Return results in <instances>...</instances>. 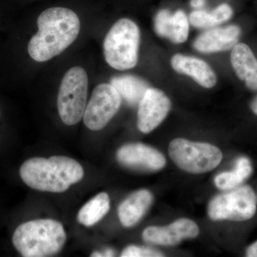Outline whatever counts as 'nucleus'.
Returning a JSON list of instances; mask_svg holds the SVG:
<instances>
[{
    "mask_svg": "<svg viewBox=\"0 0 257 257\" xmlns=\"http://www.w3.org/2000/svg\"><path fill=\"white\" fill-rule=\"evenodd\" d=\"M38 32L30 39L28 53L32 60L44 62L67 50L77 40L80 20L72 10L62 7L50 8L37 19Z\"/></svg>",
    "mask_w": 257,
    "mask_h": 257,
    "instance_id": "f257e3e1",
    "label": "nucleus"
},
{
    "mask_svg": "<svg viewBox=\"0 0 257 257\" xmlns=\"http://www.w3.org/2000/svg\"><path fill=\"white\" fill-rule=\"evenodd\" d=\"M20 175L24 182L35 190L62 193L82 180L84 172L80 164L64 156L34 157L24 162Z\"/></svg>",
    "mask_w": 257,
    "mask_h": 257,
    "instance_id": "f03ea898",
    "label": "nucleus"
},
{
    "mask_svg": "<svg viewBox=\"0 0 257 257\" xmlns=\"http://www.w3.org/2000/svg\"><path fill=\"white\" fill-rule=\"evenodd\" d=\"M67 239L63 226L53 219H36L15 229L13 243L25 257H46L60 252Z\"/></svg>",
    "mask_w": 257,
    "mask_h": 257,
    "instance_id": "7ed1b4c3",
    "label": "nucleus"
},
{
    "mask_svg": "<svg viewBox=\"0 0 257 257\" xmlns=\"http://www.w3.org/2000/svg\"><path fill=\"white\" fill-rule=\"evenodd\" d=\"M140 30L135 22L120 19L104 39V55L106 63L117 70L133 69L138 64Z\"/></svg>",
    "mask_w": 257,
    "mask_h": 257,
    "instance_id": "20e7f679",
    "label": "nucleus"
},
{
    "mask_svg": "<svg viewBox=\"0 0 257 257\" xmlns=\"http://www.w3.org/2000/svg\"><path fill=\"white\" fill-rule=\"evenodd\" d=\"M89 80L87 72L80 67L69 69L61 82L57 108L62 121L73 126L84 116L87 103Z\"/></svg>",
    "mask_w": 257,
    "mask_h": 257,
    "instance_id": "39448f33",
    "label": "nucleus"
},
{
    "mask_svg": "<svg viewBox=\"0 0 257 257\" xmlns=\"http://www.w3.org/2000/svg\"><path fill=\"white\" fill-rule=\"evenodd\" d=\"M168 152L177 167L191 174L210 172L221 163L223 158L222 152L214 145L182 138L171 142Z\"/></svg>",
    "mask_w": 257,
    "mask_h": 257,
    "instance_id": "423d86ee",
    "label": "nucleus"
},
{
    "mask_svg": "<svg viewBox=\"0 0 257 257\" xmlns=\"http://www.w3.org/2000/svg\"><path fill=\"white\" fill-rule=\"evenodd\" d=\"M256 205L253 189L242 186L213 198L208 205V215L214 221H246L256 214Z\"/></svg>",
    "mask_w": 257,
    "mask_h": 257,
    "instance_id": "0eeeda50",
    "label": "nucleus"
},
{
    "mask_svg": "<svg viewBox=\"0 0 257 257\" xmlns=\"http://www.w3.org/2000/svg\"><path fill=\"white\" fill-rule=\"evenodd\" d=\"M121 104V96L111 84H99L86 106L83 116L84 124L92 131L102 130L119 111Z\"/></svg>",
    "mask_w": 257,
    "mask_h": 257,
    "instance_id": "6e6552de",
    "label": "nucleus"
},
{
    "mask_svg": "<svg viewBox=\"0 0 257 257\" xmlns=\"http://www.w3.org/2000/svg\"><path fill=\"white\" fill-rule=\"evenodd\" d=\"M120 165L140 172H158L165 167V157L160 151L142 143L125 145L116 152Z\"/></svg>",
    "mask_w": 257,
    "mask_h": 257,
    "instance_id": "1a4fd4ad",
    "label": "nucleus"
},
{
    "mask_svg": "<svg viewBox=\"0 0 257 257\" xmlns=\"http://www.w3.org/2000/svg\"><path fill=\"white\" fill-rule=\"evenodd\" d=\"M171 105L170 99L165 92L156 88H149L138 104L140 131L149 134L155 130L167 117Z\"/></svg>",
    "mask_w": 257,
    "mask_h": 257,
    "instance_id": "9d476101",
    "label": "nucleus"
},
{
    "mask_svg": "<svg viewBox=\"0 0 257 257\" xmlns=\"http://www.w3.org/2000/svg\"><path fill=\"white\" fill-rule=\"evenodd\" d=\"M199 229L194 221L180 219L166 226H149L144 230L143 238L147 243L162 246H175L184 239L199 235Z\"/></svg>",
    "mask_w": 257,
    "mask_h": 257,
    "instance_id": "9b49d317",
    "label": "nucleus"
},
{
    "mask_svg": "<svg viewBox=\"0 0 257 257\" xmlns=\"http://www.w3.org/2000/svg\"><path fill=\"white\" fill-rule=\"evenodd\" d=\"M241 29L236 25L211 28L196 39L194 47L202 53H214L232 50L238 44Z\"/></svg>",
    "mask_w": 257,
    "mask_h": 257,
    "instance_id": "f8f14e48",
    "label": "nucleus"
},
{
    "mask_svg": "<svg viewBox=\"0 0 257 257\" xmlns=\"http://www.w3.org/2000/svg\"><path fill=\"white\" fill-rule=\"evenodd\" d=\"M171 64L176 72L192 77L203 87L209 89L216 84L215 72L204 60L191 56L177 54L172 57Z\"/></svg>",
    "mask_w": 257,
    "mask_h": 257,
    "instance_id": "ddd939ff",
    "label": "nucleus"
},
{
    "mask_svg": "<svg viewBox=\"0 0 257 257\" xmlns=\"http://www.w3.org/2000/svg\"><path fill=\"white\" fill-rule=\"evenodd\" d=\"M154 197L147 189L136 191L124 199L118 208V216L125 227L138 224L151 207Z\"/></svg>",
    "mask_w": 257,
    "mask_h": 257,
    "instance_id": "4468645a",
    "label": "nucleus"
},
{
    "mask_svg": "<svg viewBox=\"0 0 257 257\" xmlns=\"http://www.w3.org/2000/svg\"><path fill=\"white\" fill-rule=\"evenodd\" d=\"M231 63L240 80L250 90L257 91V59L247 45L238 43L232 49Z\"/></svg>",
    "mask_w": 257,
    "mask_h": 257,
    "instance_id": "2eb2a0df",
    "label": "nucleus"
},
{
    "mask_svg": "<svg viewBox=\"0 0 257 257\" xmlns=\"http://www.w3.org/2000/svg\"><path fill=\"white\" fill-rule=\"evenodd\" d=\"M253 167L247 157H239L232 171L224 172L216 176L214 184L220 190L229 191L241 185L251 175Z\"/></svg>",
    "mask_w": 257,
    "mask_h": 257,
    "instance_id": "dca6fc26",
    "label": "nucleus"
},
{
    "mask_svg": "<svg viewBox=\"0 0 257 257\" xmlns=\"http://www.w3.org/2000/svg\"><path fill=\"white\" fill-rule=\"evenodd\" d=\"M111 84L118 91L121 98H124L132 106L139 104L150 88L143 79L131 75L114 77L111 80Z\"/></svg>",
    "mask_w": 257,
    "mask_h": 257,
    "instance_id": "f3484780",
    "label": "nucleus"
},
{
    "mask_svg": "<svg viewBox=\"0 0 257 257\" xmlns=\"http://www.w3.org/2000/svg\"><path fill=\"white\" fill-rule=\"evenodd\" d=\"M109 195L105 192L99 193L81 208L77 219L84 226H94L109 212Z\"/></svg>",
    "mask_w": 257,
    "mask_h": 257,
    "instance_id": "a211bd4d",
    "label": "nucleus"
},
{
    "mask_svg": "<svg viewBox=\"0 0 257 257\" xmlns=\"http://www.w3.org/2000/svg\"><path fill=\"white\" fill-rule=\"evenodd\" d=\"M189 19L182 10L172 15L170 40L174 43L180 44L187 41L189 36Z\"/></svg>",
    "mask_w": 257,
    "mask_h": 257,
    "instance_id": "6ab92c4d",
    "label": "nucleus"
},
{
    "mask_svg": "<svg viewBox=\"0 0 257 257\" xmlns=\"http://www.w3.org/2000/svg\"><path fill=\"white\" fill-rule=\"evenodd\" d=\"M172 15L168 10H162L155 19V31L161 37L170 39Z\"/></svg>",
    "mask_w": 257,
    "mask_h": 257,
    "instance_id": "aec40b11",
    "label": "nucleus"
},
{
    "mask_svg": "<svg viewBox=\"0 0 257 257\" xmlns=\"http://www.w3.org/2000/svg\"><path fill=\"white\" fill-rule=\"evenodd\" d=\"M189 22L196 28H213L216 26L211 13L202 10L192 12L189 15Z\"/></svg>",
    "mask_w": 257,
    "mask_h": 257,
    "instance_id": "412c9836",
    "label": "nucleus"
},
{
    "mask_svg": "<svg viewBox=\"0 0 257 257\" xmlns=\"http://www.w3.org/2000/svg\"><path fill=\"white\" fill-rule=\"evenodd\" d=\"M121 257H160L164 256L163 253L157 250L146 246L131 245L123 250Z\"/></svg>",
    "mask_w": 257,
    "mask_h": 257,
    "instance_id": "4be33fe9",
    "label": "nucleus"
},
{
    "mask_svg": "<svg viewBox=\"0 0 257 257\" xmlns=\"http://www.w3.org/2000/svg\"><path fill=\"white\" fill-rule=\"evenodd\" d=\"M211 15L216 25H220L230 20L233 15V10L229 5L221 4L211 12Z\"/></svg>",
    "mask_w": 257,
    "mask_h": 257,
    "instance_id": "5701e85b",
    "label": "nucleus"
},
{
    "mask_svg": "<svg viewBox=\"0 0 257 257\" xmlns=\"http://www.w3.org/2000/svg\"><path fill=\"white\" fill-rule=\"evenodd\" d=\"M246 255L248 257H257V241L246 248Z\"/></svg>",
    "mask_w": 257,
    "mask_h": 257,
    "instance_id": "b1692460",
    "label": "nucleus"
},
{
    "mask_svg": "<svg viewBox=\"0 0 257 257\" xmlns=\"http://www.w3.org/2000/svg\"><path fill=\"white\" fill-rule=\"evenodd\" d=\"M206 4V0H191L190 5L194 8H200Z\"/></svg>",
    "mask_w": 257,
    "mask_h": 257,
    "instance_id": "393cba45",
    "label": "nucleus"
},
{
    "mask_svg": "<svg viewBox=\"0 0 257 257\" xmlns=\"http://www.w3.org/2000/svg\"><path fill=\"white\" fill-rule=\"evenodd\" d=\"M251 111H253V114L257 116V96L253 98V100L251 101V104H250Z\"/></svg>",
    "mask_w": 257,
    "mask_h": 257,
    "instance_id": "a878e982",
    "label": "nucleus"
},
{
    "mask_svg": "<svg viewBox=\"0 0 257 257\" xmlns=\"http://www.w3.org/2000/svg\"><path fill=\"white\" fill-rule=\"evenodd\" d=\"M103 253V256H114V251L112 249H106Z\"/></svg>",
    "mask_w": 257,
    "mask_h": 257,
    "instance_id": "bb28decb",
    "label": "nucleus"
},
{
    "mask_svg": "<svg viewBox=\"0 0 257 257\" xmlns=\"http://www.w3.org/2000/svg\"><path fill=\"white\" fill-rule=\"evenodd\" d=\"M91 256L92 257H101L103 256V253H99V252H94L92 253V255H91Z\"/></svg>",
    "mask_w": 257,
    "mask_h": 257,
    "instance_id": "cd10ccee",
    "label": "nucleus"
}]
</instances>
